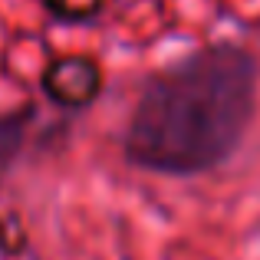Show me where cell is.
<instances>
[{
	"mask_svg": "<svg viewBox=\"0 0 260 260\" xmlns=\"http://www.w3.org/2000/svg\"><path fill=\"white\" fill-rule=\"evenodd\" d=\"M43 92L63 109H83L102 92V70L89 56H56L43 70Z\"/></svg>",
	"mask_w": 260,
	"mask_h": 260,
	"instance_id": "7a4b0ae2",
	"label": "cell"
},
{
	"mask_svg": "<svg viewBox=\"0 0 260 260\" xmlns=\"http://www.w3.org/2000/svg\"><path fill=\"white\" fill-rule=\"evenodd\" d=\"M43 4L50 13H56L63 20H89L102 10L106 0H43Z\"/></svg>",
	"mask_w": 260,
	"mask_h": 260,
	"instance_id": "277c9868",
	"label": "cell"
},
{
	"mask_svg": "<svg viewBox=\"0 0 260 260\" xmlns=\"http://www.w3.org/2000/svg\"><path fill=\"white\" fill-rule=\"evenodd\" d=\"M257 109V59L211 43L158 70L135 102L125 158L155 175L191 178L231 158Z\"/></svg>",
	"mask_w": 260,
	"mask_h": 260,
	"instance_id": "6da1fadb",
	"label": "cell"
},
{
	"mask_svg": "<svg viewBox=\"0 0 260 260\" xmlns=\"http://www.w3.org/2000/svg\"><path fill=\"white\" fill-rule=\"evenodd\" d=\"M23 132H26V112L10 115V119H0V175H4V168L17 158L20 145H23Z\"/></svg>",
	"mask_w": 260,
	"mask_h": 260,
	"instance_id": "3957f363",
	"label": "cell"
}]
</instances>
